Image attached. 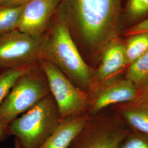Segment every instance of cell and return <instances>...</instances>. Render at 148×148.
Here are the masks:
<instances>
[{
	"label": "cell",
	"instance_id": "cell-2",
	"mask_svg": "<svg viewBox=\"0 0 148 148\" xmlns=\"http://www.w3.org/2000/svg\"><path fill=\"white\" fill-rule=\"evenodd\" d=\"M40 41L41 60L55 65L75 86L88 93L94 70L82 58L57 10Z\"/></svg>",
	"mask_w": 148,
	"mask_h": 148
},
{
	"label": "cell",
	"instance_id": "cell-1",
	"mask_svg": "<svg viewBox=\"0 0 148 148\" xmlns=\"http://www.w3.org/2000/svg\"><path fill=\"white\" fill-rule=\"evenodd\" d=\"M121 3L122 0L59 1L57 12L82 58L93 69L103 48L116 38Z\"/></svg>",
	"mask_w": 148,
	"mask_h": 148
},
{
	"label": "cell",
	"instance_id": "cell-15",
	"mask_svg": "<svg viewBox=\"0 0 148 148\" xmlns=\"http://www.w3.org/2000/svg\"><path fill=\"white\" fill-rule=\"evenodd\" d=\"M148 51V32L131 36L125 44L127 65L133 63Z\"/></svg>",
	"mask_w": 148,
	"mask_h": 148
},
{
	"label": "cell",
	"instance_id": "cell-11",
	"mask_svg": "<svg viewBox=\"0 0 148 148\" xmlns=\"http://www.w3.org/2000/svg\"><path fill=\"white\" fill-rule=\"evenodd\" d=\"M90 116L81 114L62 119L58 127L38 148H68L85 127Z\"/></svg>",
	"mask_w": 148,
	"mask_h": 148
},
{
	"label": "cell",
	"instance_id": "cell-20",
	"mask_svg": "<svg viewBox=\"0 0 148 148\" xmlns=\"http://www.w3.org/2000/svg\"><path fill=\"white\" fill-rule=\"evenodd\" d=\"M32 0H0V7L24 6Z\"/></svg>",
	"mask_w": 148,
	"mask_h": 148
},
{
	"label": "cell",
	"instance_id": "cell-6",
	"mask_svg": "<svg viewBox=\"0 0 148 148\" xmlns=\"http://www.w3.org/2000/svg\"><path fill=\"white\" fill-rule=\"evenodd\" d=\"M41 41L16 30L0 37V70L16 69L41 60Z\"/></svg>",
	"mask_w": 148,
	"mask_h": 148
},
{
	"label": "cell",
	"instance_id": "cell-5",
	"mask_svg": "<svg viewBox=\"0 0 148 148\" xmlns=\"http://www.w3.org/2000/svg\"><path fill=\"white\" fill-rule=\"evenodd\" d=\"M39 64L47 78L50 93L56 102L61 119L87 114L88 93L75 86L52 64L41 60Z\"/></svg>",
	"mask_w": 148,
	"mask_h": 148
},
{
	"label": "cell",
	"instance_id": "cell-22",
	"mask_svg": "<svg viewBox=\"0 0 148 148\" xmlns=\"http://www.w3.org/2000/svg\"><path fill=\"white\" fill-rule=\"evenodd\" d=\"M10 136L8 125L3 124L0 122V142L5 140Z\"/></svg>",
	"mask_w": 148,
	"mask_h": 148
},
{
	"label": "cell",
	"instance_id": "cell-16",
	"mask_svg": "<svg viewBox=\"0 0 148 148\" xmlns=\"http://www.w3.org/2000/svg\"><path fill=\"white\" fill-rule=\"evenodd\" d=\"M37 63L32 64L16 69L1 71L0 73V104L5 99L16 80L28 70Z\"/></svg>",
	"mask_w": 148,
	"mask_h": 148
},
{
	"label": "cell",
	"instance_id": "cell-19",
	"mask_svg": "<svg viewBox=\"0 0 148 148\" xmlns=\"http://www.w3.org/2000/svg\"><path fill=\"white\" fill-rule=\"evenodd\" d=\"M148 32V18L128 29L125 35L132 36L139 33Z\"/></svg>",
	"mask_w": 148,
	"mask_h": 148
},
{
	"label": "cell",
	"instance_id": "cell-23",
	"mask_svg": "<svg viewBox=\"0 0 148 148\" xmlns=\"http://www.w3.org/2000/svg\"><path fill=\"white\" fill-rule=\"evenodd\" d=\"M13 148H23L21 147V144L18 141V140L15 138L14 140V147Z\"/></svg>",
	"mask_w": 148,
	"mask_h": 148
},
{
	"label": "cell",
	"instance_id": "cell-17",
	"mask_svg": "<svg viewBox=\"0 0 148 148\" xmlns=\"http://www.w3.org/2000/svg\"><path fill=\"white\" fill-rule=\"evenodd\" d=\"M119 148H148V136L138 132L127 134Z\"/></svg>",
	"mask_w": 148,
	"mask_h": 148
},
{
	"label": "cell",
	"instance_id": "cell-4",
	"mask_svg": "<svg viewBox=\"0 0 148 148\" xmlns=\"http://www.w3.org/2000/svg\"><path fill=\"white\" fill-rule=\"evenodd\" d=\"M49 93L47 78L38 62L18 78L0 104V122L8 125Z\"/></svg>",
	"mask_w": 148,
	"mask_h": 148
},
{
	"label": "cell",
	"instance_id": "cell-8",
	"mask_svg": "<svg viewBox=\"0 0 148 148\" xmlns=\"http://www.w3.org/2000/svg\"><path fill=\"white\" fill-rule=\"evenodd\" d=\"M139 90L128 79H110L88 94L87 114L93 116L109 106L132 102L137 97Z\"/></svg>",
	"mask_w": 148,
	"mask_h": 148
},
{
	"label": "cell",
	"instance_id": "cell-3",
	"mask_svg": "<svg viewBox=\"0 0 148 148\" xmlns=\"http://www.w3.org/2000/svg\"><path fill=\"white\" fill-rule=\"evenodd\" d=\"M62 120L51 93L8 125L23 148H38L57 128Z\"/></svg>",
	"mask_w": 148,
	"mask_h": 148
},
{
	"label": "cell",
	"instance_id": "cell-9",
	"mask_svg": "<svg viewBox=\"0 0 148 148\" xmlns=\"http://www.w3.org/2000/svg\"><path fill=\"white\" fill-rule=\"evenodd\" d=\"M60 0H32L21 14L17 30L40 39L49 27L58 9Z\"/></svg>",
	"mask_w": 148,
	"mask_h": 148
},
{
	"label": "cell",
	"instance_id": "cell-14",
	"mask_svg": "<svg viewBox=\"0 0 148 148\" xmlns=\"http://www.w3.org/2000/svg\"><path fill=\"white\" fill-rule=\"evenodd\" d=\"M24 6L0 7V37L17 30Z\"/></svg>",
	"mask_w": 148,
	"mask_h": 148
},
{
	"label": "cell",
	"instance_id": "cell-21",
	"mask_svg": "<svg viewBox=\"0 0 148 148\" xmlns=\"http://www.w3.org/2000/svg\"><path fill=\"white\" fill-rule=\"evenodd\" d=\"M148 100V84L141 90H139L137 98L132 101L133 103H139ZM131 103V102H130Z\"/></svg>",
	"mask_w": 148,
	"mask_h": 148
},
{
	"label": "cell",
	"instance_id": "cell-10",
	"mask_svg": "<svg viewBox=\"0 0 148 148\" xmlns=\"http://www.w3.org/2000/svg\"><path fill=\"white\" fill-rule=\"evenodd\" d=\"M126 65L125 44L115 38L108 43L101 52L88 93L114 79L117 73Z\"/></svg>",
	"mask_w": 148,
	"mask_h": 148
},
{
	"label": "cell",
	"instance_id": "cell-13",
	"mask_svg": "<svg viewBox=\"0 0 148 148\" xmlns=\"http://www.w3.org/2000/svg\"><path fill=\"white\" fill-rule=\"evenodd\" d=\"M126 79L130 81L138 90L148 84V51L130 64Z\"/></svg>",
	"mask_w": 148,
	"mask_h": 148
},
{
	"label": "cell",
	"instance_id": "cell-18",
	"mask_svg": "<svg viewBox=\"0 0 148 148\" xmlns=\"http://www.w3.org/2000/svg\"><path fill=\"white\" fill-rule=\"evenodd\" d=\"M127 13L132 19H138L148 13V0H130Z\"/></svg>",
	"mask_w": 148,
	"mask_h": 148
},
{
	"label": "cell",
	"instance_id": "cell-12",
	"mask_svg": "<svg viewBox=\"0 0 148 148\" xmlns=\"http://www.w3.org/2000/svg\"><path fill=\"white\" fill-rule=\"evenodd\" d=\"M122 114L138 132L148 136V100L139 103L131 102L122 109Z\"/></svg>",
	"mask_w": 148,
	"mask_h": 148
},
{
	"label": "cell",
	"instance_id": "cell-7",
	"mask_svg": "<svg viewBox=\"0 0 148 148\" xmlns=\"http://www.w3.org/2000/svg\"><path fill=\"white\" fill-rule=\"evenodd\" d=\"M127 134L126 130L100 111L90 116L68 148H119Z\"/></svg>",
	"mask_w": 148,
	"mask_h": 148
}]
</instances>
